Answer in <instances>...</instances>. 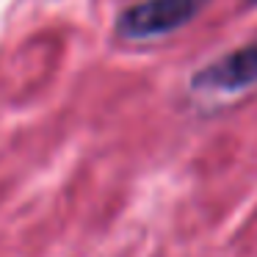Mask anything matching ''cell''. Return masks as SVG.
Instances as JSON below:
<instances>
[{
	"instance_id": "1",
	"label": "cell",
	"mask_w": 257,
	"mask_h": 257,
	"mask_svg": "<svg viewBox=\"0 0 257 257\" xmlns=\"http://www.w3.org/2000/svg\"><path fill=\"white\" fill-rule=\"evenodd\" d=\"M207 3L210 0H141L116 20V31L130 42L169 36L188 25Z\"/></svg>"
},
{
	"instance_id": "2",
	"label": "cell",
	"mask_w": 257,
	"mask_h": 257,
	"mask_svg": "<svg viewBox=\"0 0 257 257\" xmlns=\"http://www.w3.org/2000/svg\"><path fill=\"white\" fill-rule=\"evenodd\" d=\"M251 86H257V39L218 56L191 78V89L207 97H232Z\"/></svg>"
}]
</instances>
